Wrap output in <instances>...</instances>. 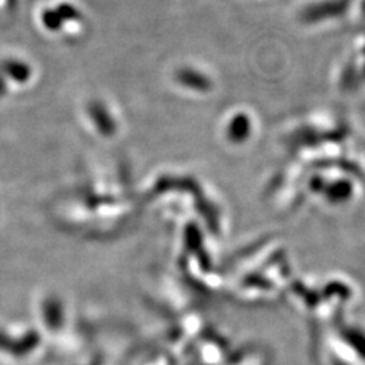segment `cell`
Returning a JSON list of instances; mask_svg holds the SVG:
<instances>
[]
</instances>
